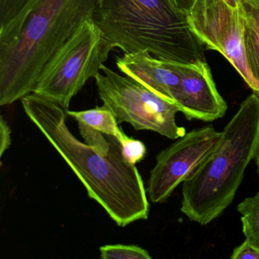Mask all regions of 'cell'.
I'll list each match as a JSON object with an SVG mask.
<instances>
[{
  "instance_id": "1",
  "label": "cell",
  "mask_w": 259,
  "mask_h": 259,
  "mask_svg": "<svg viewBox=\"0 0 259 259\" xmlns=\"http://www.w3.org/2000/svg\"><path fill=\"white\" fill-rule=\"evenodd\" d=\"M24 111L64 159L87 190L119 227L148 219L149 202L136 164L124 157L115 138L108 154L77 139L66 124L67 111L31 93L22 99Z\"/></svg>"
},
{
  "instance_id": "2",
  "label": "cell",
  "mask_w": 259,
  "mask_h": 259,
  "mask_svg": "<svg viewBox=\"0 0 259 259\" xmlns=\"http://www.w3.org/2000/svg\"><path fill=\"white\" fill-rule=\"evenodd\" d=\"M101 0H30L22 13L0 30V105L33 93L45 65L93 19Z\"/></svg>"
},
{
  "instance_id": "3",
  "label": "cell",
  "mask_w": 259,
  "mask_h": 259,
  "mask_svg": "<svg viewBox=\"0 0 259 259\" xmlns=\"http://www.w3.org/2000/svg\"><path fill=\"white\" fill-rule=\"evenodd\" d=\"M110 54L148 52L164 61L206 62L204 45L186 13L168 0H101L93 16Z\"/></svg>"
},
{
  "instance_id": "4",
  "label": "cell",
  "mask_w": 259,
  "mask_h": 259,
  "mask_svg": "<svg viewBox=\"0 0 259 259\" xmlns=\"http://www.w3.org/2000/svg\"><path fill=\"white\" fill-rule=\"evenodd\" d=\"M259 151V98L250 95L221 132L213 151L183 183L181 211L205 226L234 199Z\"/></svg>"
},
{
  "instance_id": "5",
  "label": "cell",
  "mask_w": 259,
  "mask_h": 259,
  "mask_svg": "<svg viewBox=\"0 0 259 259\" xmlns=\"http://www.w3.org/2000/svg\"><path fill=\"white\" fill-rule=\"evenodd\" d=\"M108 57L101 30L93 19H87L45 65L33 94L68 111L72 98L101 73Z\"/></svg>"
},
{
  "instance_id": "6",
  "label": "cell",
  "mask_w": 259,
  "mask_h": 259,
  "mask_svg": "<svg viewBox=\"0 0 259 259\" xmlns=\"http://www.w3.org/2000/svg\"><path fill=\"white\" fill-rule=\"evenodd\" d=\"M104 75L95 78L104 104L114 113L118 123L127 122L137 131L146 130L177 140L186 134L176 116L180 111L172 101L164 99L127 75H121L104 66Z\"/></svg>"
},
{
  "instance_id": "7",
  "label": "cell",
  "mask_w": 259,
  "mask_h": 259,
  "mask_svg": "<svg viewBox=\"0 0 259 259\" xmlns=\"http://www.w3.org/2000/svg\"><path fill=\"white\" fill-rule=\"evenodd\" d=\"M187 16L192 31L203 45L222 54L257 96L258 88L245 59L239 7L233 8L223 0H196Z\"/></svg>"
},
{
  "instance_id": "8",
  "label": "cell",
  "mask_w": 259,
  "mask_h": 259,
  "mask_svg": "<svg viewBox=\"0 0 259 259\" xmlns=\"http://www.w3.org/2000/svg\"><path fill=\"white\" fill-rule=\"evenodd\" d=\"M221 136V132L212 126L196 128L160 151L147 183L149 199L154 203L166 201L213 151Z\"/></svg>"
},
{
  "instance_id": "9",
  "label": "cell",
  "mask_w": 259,
  "mask_h": 259,
  "mask_svg": "<svg viewBox=\"0 0 259 259\" xmlns=\"http://www.w3.org/2000/svg\"><path fill=\"white\" fill-rule=\"evenodd\" d=\"M180 75V83L174 103L189 120L212 122L222 118L227 104L212 78L206 62L175 63Z\"/></svg>"
},
{
  "instance_id": "10",
  "label": "cell",
  "mask_w": 259,
  "mask_h": 259,
  "mask_svg": "<svg viewBox=\"0 0 259 259\" xmlns=\"http://www.w3.org/2000/svg\"><path fill=\"white\" fill-rule=\"evenodd\" d=\"M116 66L124 75L174 103L180 75L174 62L160 60L148 52H140L124 54L117 58Z\"/></svg>"
},
{
  "instance_id": "11",
  "label": "cell",
  "mask_w": 259,
  "mask_h": 259,
  "mask_svg": "<svg viewBox=\"0 0 259 259\" xmlns=\"http://www.w3.org/2000/svg\"><path fill=\"white\" fill-rule=\"evenodd\" d=\"M239 7L243 18L245 59L259 98V0H239Z\"/></svg>"
},
{
  "instance_id": "12",
  "label": "cell",
  "mask_w": 259,
  "mask_h": 259,
  "mask_svg": "<svg viewBox=\"0 0 259 259\" xmlns=\"http://www.w3.org/2000/svg\"><path fill=\"white\" fill-rule=\"evenodd\" d=\"M67 114L78 122L84 124L107 136H113L119 143L127 137L119 128L114 113L105 104H103L101 107L81 111L68 110Z\"/></svg>"
},
{
  "instance_id": "13",
  "label": "cell",
  "mask_w": 259,
  "mask_h": 259,
  "mask_svg": "<svg viewBox=\"0 0 259 259\" xmlns=\"http://www.w3.org/2000/svg\"><path fill=\"white\" fill-rule=\"evenodd\" d=\"M237 210L242 215V233L245 239L259 249V192L239 203Z\"/></svg>"
},
{
  "instance_id": "14",
  "label": "cell",
  "mask_w": 259,
  "mask_h": 259,
  "mask_svg": "<svg viewBox=\"0 0 259 259\" xmlns=\"http://www.w3.org/2000/svg\"><path fill=\"white\" fill-rule=\"evenodd\" d=\"M100 252L102 259H151L146 249L136 245H103L100 248Z\"/></svg>"
},
{
  "instance_id": "15",
  "label": "cell",
  "mask_w": 259,
  "mask_h": 259,
  "mask_svg": "<svg viewBox=\"0 0 259 259\" xmlns=\"http://www.w3.org/2000/svg\"><path fill=\"white\" fill-rule=\"evenodd\" d=\"M30 0H0V30L8 26L26 7Z\"/></svg>"
},
{
  "instance_id": "16",
  "label": "cell",
  "mask_w": 259,
  "mask_h": 259,
  "mask_svg": "<svg viewBox=\"0 0 259 259\" xmlns=\"http://www.w3.org/2000/svg\"><path fill=\"white\" fill-rule=\"evenodd\" d=\"M124 157L130 163L136 164L142 161L147 154V148L145 144L141 141L127 136L120 142Z\"/></svg>"
},
{
  "instance_id": "17",
  "label": "cell",
  "mask_w": 259,
  "mask_h": 259,
  "mask_svg": "<svg viewBox=\"0 0 259 259\" xmlns=\"http://www.w3.org/2000/svg\"><path fill=\"white\" fill-rule=\"evenodd\" d=\"M232 259H259V249L245 239L232 252Z\"/></svg>"
},
{
  "instance_id": "18",
  "label": "cell",
  "mask_w": 259,
  "mask_h": 259,
  "mask_svg": "<svg viewBox=\"0 0 259 259\" xmlns=\"http://www.w3.org/2000/svg\"><path fill=\"white\" fill-rule=\"evenodd\" d=\"M12 145V130L4 116H0V158Z\"/></svg>"
},
{
  "instance_id": "19",
  "label": "cell",
  "mask_w": 259,
  "mask_h": 259,
  "mask_svg": "<svg viewBox=\"0 0 259 259\" xmlns=\"http://www.w3.org/2000/svg\"><path fill=\"white\" fill-rule=\"evenodd\" d=\"M195 1L196 0H168V2L174 8L177 9L179 11L186 13V14H188L192 10Z\"/></svg>"
},
{
  "instance_id": "20",
  "label": "cell",
  "mask_w": 259,
  "mask_h": 259,
  "mask_svg": "<svg viewBox=\"0 0 259 259\" xmlns=\"http://www.w3.org/2000/svg\"><path fill=\"white\" fill-rule=\"evenodd\" d=\"M226 4L230 5L233 8H237L239 7V0H223Z\"/></svg>"
},
{
  "instance_id": "21",
  "label": "cell",
  "mask_w": 259,
  "mask_h": 259,
  "mask_svg": "<svg viewBox=\"0 0 259 259\" xmlns=\"http://www.w3.org/2000/svg\"><path fill=\"white\" fill-rule=\"evenodd\" d=\"M256 162H257V170H258L259 172V151L258 153H257V157H256Z\"/></svg>"
}]
</instances>
